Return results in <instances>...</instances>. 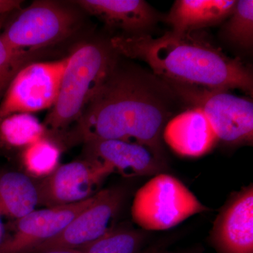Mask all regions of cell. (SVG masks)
<instances>
[{"label": "cell", "mask_w": 253, "mask_h": 253, "mask_svg": "<svg viewBox=\"0 0 253 253\" xmlns=\"http://www.w3.org/2000/svg\"><path fill=\"white\" fill-rule=\"evenodd\" d=\"M118 54L149 65L155 76L168 84L211 89H237L252 95L253 73L239 58H231L196 33L168 32L116 36L110 40Z\"/></svg>", "instance_id": "2"}, {"label": "cell", "mask_w": 253, "mask_h": 253, "mask_svg": "<svg viewBox=\"0 0 253 253\" xmlns=\"http://www.w3.org/2000/svg\"><path fill=\"white\" fill-rule=\"evenodd\" d=\"M113 171L88 158L63 165L38 185L39 204L48 208L81 202L94 196Z\"/></svg>", "instance_id": "9"}, {"label": "cell", "mask_w": 253, "mask_h": 253, "mask_svg": "<svg viewBox=\"0 0 253 253\" xmlns=\"http://www.w3.org/2000/svg\"><path fill=\"white\" fill-rule=\"evenodd\" d=\"M236 1L178 0L166 17L175 34L192 33L214 26L231 16Z\"/></svg>", "instance_id": "15"}, {"label": "cell", "mask_w": 253, "mask_h": 253, "mask_svg": "<svg viewBox=\"0 0 253 253\" xmlns=\"http://www.w3.org/2000/svg\"><path fill=\"white\" fill-rule=\"evenodd\" d=\"M163 138L174 152L187 158L201 157L218 143L207 118L197 108L171 118L165 126Z\"/></svg>", "instance_id": "13"}, {"label": "cell", "mask_w": 253, "mask_h": 253, "mask_svg": "<svg viewBox=\"0 0 253 253\" xmlns=\"http://www.w3.org/2000/svg\"><path fill=\"white\" fill-rule=\"evenodd\" d=\"M124 201L121 189L101 190L87 207L73 219L54 239L34 248L29 253L54 249H81L106 235L116 226Z\"/></svg>", "instance_id": "8"}, {"label": "cell", "mask_w": 253, "mask_h": 253, "mask_svg": "<svg viewBox=\"0 0 253 253\" xmlns=\"http://www.w3.org/2000/svg\"><path fill=\"white\" fill-rule=\"evenodd\" d=\"M109 27L119 28L128 36L149 35L158 21V14L143 0H81L76 1Z\"/></svg>", "instance_id": "14"}, {"label": "cell", "mask_w": 253, "mask_h": 253, "mask_svg": "<svg viewBox=\"0 0 253 253\" xmlns=\"http://www.w3.org/2000/svg\"><path fill=\"white\" fill-rule=\"evenodd\" d=\"M94 196L76 204L33 211L26 214L18 219L13 236L0 244V253H29L54 239L91 204Z\"/></svg>", "instance_id": "11"}, {"label": "cell", "mask_w": 253, "mask_h": 253, "mask_svg": "<svg viewBox=\"0 0 253 253\" xmlns=\"http://www.w3.org/2000/svg\"><path fill=\"white\" fill-rule=\"evenodd\" d=\"M37 253H84L79 249H54Z\"/></svg>", "instance_id": "23"}, {"label": "cell", "mask_w": 253, "mask_h": 253, "mask_svg": "<svg viewBox=\"0 0 253 253\" xmlns=\"http://www.w3.org/2000/svg\"><path fill=\"white\" fill-rule=\"evenodd\" d=\"M117 54L109 41L84 43L68 56L45 128L61 131L77 122L117 64Z\"/></svg>", "instance_id": "3"}, {"label": "cell", "mask_w": 253, "mask_h": 253, "mask_svg": "<svg viewBox=\"0 0 253 253\" xmlns=\"http://www.w3.org/2000/svg\"><path fill=\"white\" fill-rule=\"evenodd\" d=\"M218 253H253V186L231 195L219 212L211 232Z\"/></svg>", "instance_id": "10"}, {"label": "cell", "mask_w": 253, "mask_h": 253, "mask_svg": "<svg viewBox=\"0 0 253 253\" xmlns=\"http://www.w3.org/2000/svg\"><path fill=\"white\" fill-rule=\"evenodd\" d=\"M88 158L126 177L153 176L164 172L166 159L151 148L123 140H95L84 143Z\"/></svg>", "instance_id": "12"}, {"label": "cell", "mask_w": 253, "mask_h": 253, "mask_svg": "<svg viewBox=\"0 0 253 253\" xmlns=\"http://www.w3.org/2000/svg\"><path fill=\"white\" fill-rule=\"evenodd\" d=\"M68 61V56L49 62L29 63L21 68L0 101V122L16 113L51 109Z\"/></svg>", "instance_id": "7"}, {"label": "cell", "mask_w": 253, "mask_h": 253, "mask_svg": "<svg viewBox=\"0 0 253 253\" xmlns=\"http://www.w3.org/2000/svg\"><path fill=\"white\" fill-rule=\"evenodd\" d=\"M177 98L155 75L134 68L123 69L117 63L68 139L83 143L131 141L147 146L165 158L163 132Z\"/></svg>", "instance_id": "1"}, {"label": "cell", "mask_w": 253, "mask_h": 253, "mask_svg": "<svg viewBox=\"0 0 253 253\" xmlns=\"http://www.w3.org/2000/svg\"><path fill=\"white\" fill-rule=\"evenodd\" d=\"M22 1L18 0H0V16L19 9Z\"/></svg>", "instance_id": "22"}, {"label": "cell", "mask_w": 253, "mask_h": 253, "mask_svg": "<svg viewBox=\"0 0 253 253\" xmlns=\"http://www.w3.org/2000/svg\"><path fill=\"white\" fill-rule=\"evenodd\" d=\"M39 204L38 185L26 174L8 172L0 175V213L21 219Z\"/></svg>", "instance_id": "16"}, {"label": "cell", "mask_w": 253, "mask_h": 253, "mask_svg": "<svg viewBox=\"0 0 253 253\" xmlns=\"http://www.w3.org/2000/svg\"><path fill=\"white\" fill-rule=\"evenodd\" d=\"M59 158L57 145L44 137L27 146L23 155L25 167L36 176L51 174L58 168Z\"/></svg>", "instance_id": "20"}, {"label": "cell", "mask_w": 253, "mask_h": 253, "mask_svg": "<svg viewBox=\"0 0 253 253\" xmlns=\"http://www.w3.org/2000/svg\"><path fill=\"white\" fill-rule=\"evenodd\" d=\"M224 41L238 49L249 51L253 45V1H236L235 7L221 30Z\"/></svg>", "instance_id": "18"}, {"label": "cell", "mask_w": 253, "mask_h": 253, "mask_svg": "<svg viewBox=\"0 0 253 253\" xmlns=\"http://www.w3.org/2000/svg\"><path fill=\"white\" fill-rule=\"evenodd\" d=\"M176 96L202 111L217 137L227 146L252 144L253 103L226 89L168 84Z\"/></svg>", "instance_id": "5"}, {"label": "cell", "mask_w": 253, "mask_h": 253, "mask_svg": "<svg viewBox=\"0 0 253 253\" xmlns=\"http://www.w3.org/2000/svg\"><path fill=\"white\" fill-rule=\"evenodd\" d=\"M4 15L0 16V30L4 22ZM31 53L16 51L10 47L0 33V100L2 99L10 83L21 68L30 63Z\"/></svg>", "instance_id": "21"}, {"label": "cell", "mask_w": 253, "mask_h": 253, "mask_svg": "<svg viewBox=\"0 0 253 253\" xmlns=\"http://www.w3.org/2000/svg\"><path fill=\"white\" fill-rule=\"evenodd\" d=\"M144 233L132 228L115 227L112 231L81 250L84 253H151L144 249Z\"/></svg>", "instance_id": "19"}, {"label": "cell", "mask_w": 253, "mask_h": 253, "mask_svg": "<svg viewBox=\"0 0 253 253\" xmlns=\"http://www.w3.org/2000/svg\"><path fill=\"white\" fill-rule=\"evenodd\" d=\"M76 22L72 11L61 5L38 1L22 10L1 36L12 49L32 54L71 36Z\"/></svg>", "instance_id": "6"}, {"label": "cell", "mask_w": 253, "mask_h": 253, "mask_svg": "<svg viewBox=\"0 0 253 253\" xmlns=\"http://www.w3.org/2000/svg\"><path fill=\"white\" fill-rule=\"evenodd\" d=\"M208 211L181 181L161 173L136 191L131 214L133 221L141 229L165 231Z\"/></svg>", "instance_id": "4"}, {"label": "cell", "mask_w": 253, "mask_h": 253, "mask_svg": "<svg viewBox=\"0 0 253 253\" xmlns=\"http://www.w3.org/2000/svg\"><path fill=\"white\" fill-rule=\"evenodd\" d=\"M45 126L31 113H16L0 122V143L11 147L29 146L44 137Z\"/></svg>", "instance_id": "17"}, {"label": "cell", "mask_w": 253, "mask_h": 253, "mask_svg": "<svg viewBox=\"0 0 253 253\" xmlns=\"http://www.w3.org/2000/svg\"><path fill=\"white\" fill-rule=\"evenodd\" d=\"M1 224H0V236H1Z\"/></svg>", "instance_id": "24"}]
</instances>
